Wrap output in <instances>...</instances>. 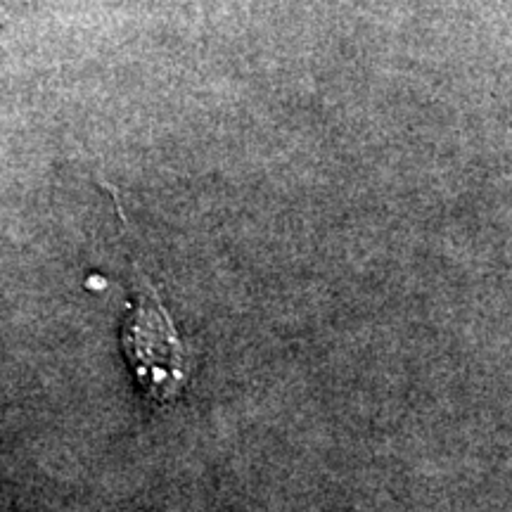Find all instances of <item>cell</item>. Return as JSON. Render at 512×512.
I'll use <instances>...</instances> for the list:
<instances>
[{"instance_id":"6da1fadb","label":"cell","mask_w":512,"mask_h":512,"mask_svg":"<svg viewBox=\"0 0 512 512\" xmlns=\"http://www.w3.org/2000/svg\"><path fill=\"white\" fill-rule=\"evenodd\" d=\"M121 349L143 392L157 403H171L183 394L190 358L174 320L157 297H138L121 325Z\"/></svg>"}]
</instances>
